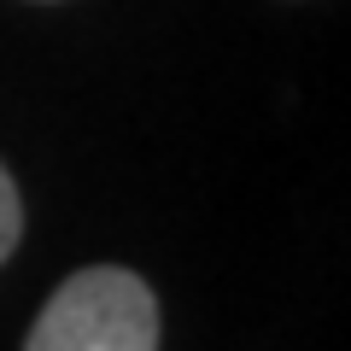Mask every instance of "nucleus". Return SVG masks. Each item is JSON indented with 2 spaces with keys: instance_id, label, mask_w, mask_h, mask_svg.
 I'll return each instance as SVG.
<instances>
[{
  "instance_id": "obj_1",
  "label": "nucleus",
  "mask_w": 351,
  "mask_h": 351,
  "mask_svg": "<svg viewBox=\"0 0 351 351\" xmlns=\"http://www.w3.org/2000/svg\"><path fill=\"white\" fill-rule=\"evenodd\" d=\"M24 351H158V293L123 263L71 269L29 322Z\"/></svg>"
},
{
  "instance_id": "obj_2",
  "label": "nucleus",
  "mask_w": 351,
  "mask_h": 351,
  "mask_svg": "<svg viewBox=\"0 0 351 351\" xmlns=\"http://www.w3.org/2000/svg\"><path fill=\"white\" fill-rule=\"evenodd\" d=\"M18 240H24V193H18L12 170L0 164V263L18 252Z\"/></svg>"
}]
</instances>
